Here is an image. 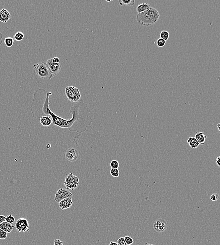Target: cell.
Instances as JSON below:
<instances>
[{"mask_svg": "<svg viewBox=\"0 0 220 245\" xmlns=\"http://www.w3.org/2000/svg\"><path fill=\"white\" fill-rule=\"evenodd\" d=\"M52 93L44 89H39L34 92L33 102L30 106L31 111H37L40 117L49 116L52 120V126L67 128L71 132L81 134L87 129L92 123V119L89 114L91 110L83 100L80 99L70 107V112L72 115L70 120L58 117L51 111L49 108V98Z\"/></svg>", "mask_w": 220, "mask_h": 245, "instance_id": "6da1fadb", "label": "cell"}, {"mask_svg": "<svg viewBox=\"0 0 220 245\" xmlns=\"http://www.w3.org/2000/svg\"><path fill=\"white\" fill-rule=\"evenodd\" d=\"M160 14L157 10L151 7L148 10L138 13L136 20L139 25L148 26L155 24L159 19Z\"/></svg>", "mask_w": 220, "mask_h": 245, "instance_id": "7a4b0ae2", "label": "cell"}, {"mask_svg": "<svg viewBox=\"0 0 220 245\" xmlns=\"http://www.w3.org/2000/svg\"><path fill=\"white\" fill-rule=\"evenodd\" d=\"M33 69L35 75L42 79H51L53 77V75L50 71L46 63L44 62L35 64L33 65Z\"/></svg>", "mask_w": 220, "mask_h": 245, "instance_id": "3957f363", "label": "cell"}, {"mask_svg": "<svg viewBox=\"0 0 220 245\" xmlns=\"http://www.w3.org/2000/svg\"><path fill=\"white\" fill-rule=\"evenodd\" d=\"M65 91L67 99L71 103H77L80 100L81 93L78 88L73 86H67Z\"/></svg>", "mask_w": 220, "mask_h": 245, "instance_id": "277c9868", "label": "cell"}, {"mask_svg": "<svg viewBox=\"0 0 220 245\" xmlns=\"http://www.w3.org/2000/svg\"><path fill=\"white\" fill-rule=\"evenodd\" d=\"M64 184L67 190L73 191L79 185V179L72 173H70L66 177Z\"/></svg>", "mask_w": 220, "mask_h": 245, "instance_id": "5b68a950", "label": "cell"}, {"mask_svg": "<svg viewBox=\"0 0 220 245\" xmlns=\"http://www.w3.org/2000/svg\"><path fill=\"white\" fill-rule=\"evenodd\" d=\"M73 195L69 190L63 188L59 189L55 193L54 200L55 202L59 203V202L67 198H72Z\"/></svg>", "mask_w": 220, "mask_h": 245, "instance_id": "8992f818", "label": "cell"}, {"mask_svg": "<svg viewBox=\"0 0 220 245\" xmlns=\"http://www.w3.org/2000/svg\"><path fill=\"white\" fill-rule=\"evenodd\" d=\"M79 152L75 148H69L65 153L66 159L70 162L76 161L79 158Z\"/></svg>", "mask_w": 220, "mask_h": 245, "instance_id": "52a82bcc", "label": "cell"}, {"mask_svg": "<svg viewBox=\"0 0 220 245\" xmlns=\"http://www.w3.org/2000/svg\"><path fill=\"white\" fill-rule=\"evenodd\" d=\"M46 64L48 66L50 71L52 75L57 76L62 68V65L59 63H54L52 59H50L46 60Z\"/></svg>", "mask_w": 220, "mask_h": 245, "instance_id": "ba28073f", "label": "cell"}, {"mask_svg": "<svg viewBox=\"0 0 220 245\" xmlns=\"http://www.w3.org/2000/svg\"><path fill=\"white\" fill-rule=\"evenodd\" d=\"M153 227L156 232L159 233H163L167 230L168 224L165 220L159 218L154 222Z\"/></svg>", "mask_w": 220, "mask_h": 245, "instance_id": "9c48e42d", "label": "cell"}, {"mask_svg": "<svg viewBox=\"0 0 220 245\" xmlns=\"http://www.w3.org/2000/svg\"><path fill=\"white\" fill-rule=\"evenodd\" d=\"M16 229L20 233L28 232L29 222L25 218H20L16 223Z\"/></svg>", "mask_w": 220, "mask_h": 245, "instance_id": "30bf717a", "label": "cell"}, {"mask_svg": "<svg viewBox=\"0 0 220 245\" xmlns=\"http://www.w3.org/2000/svg\"><path fill=\"white\" fill-rule=\"evenodd\" d=\"M72 204V198H67L59 202V207L61 209L64 210L71 208Z\"/></svg>", "mask_w": 220, "mask_h": 245, "instance_id": "8fae6325", "label": "cell"}, {"mask_svg": "<svg viewBox=\"0 0 220 245\" xmlns=\"http://www.w3.org/2000/svg\"><path fill=\"white\" fill-rule=\"evenodd\" d=\"M11 18V14L5 9H2L0 10V21L2 23H6Z\"/></svg>", "mask_w": 220, "mask_h": 245, "instance_id": "7c38bea8", "label": "cell"}, {"mask_svg": "<svg viewBox=\"0 0 220 245\" xmlns=\"http://www.w3.org/2000/svg\"><path fill=\"white\" fill-rule=\"evenodd\" d=\"M14 228V226L12 224L8 223L7 222H4L0 224V229L4 230L7 233H11Z\"/></svg>", "mask_w": 220, "mask_h": 245, "instance_id": "4fadbf2b", "label": "cell"}, {"mask_svg": "<svg viewBox=\"0 0 220 245\" xmlns=\"http://www.w3.org/2000/svg\"><path fill=\"white\" fill-rule=\"evenodd\" d=\"M41 124L43 126H49L52 125V120L50 117L49 116H42L40 118Z\"/></svg>", "mask_w": 220, "mask_h": 245, "instance_id": "5bb4252c", "label": "cell"}, {"mask_svg": "<svg viewBox=\"0 0 220 245\" xmlns=\"http://www.w3.org/2000/svg\"><path fill=\"white\" fill-rule=\"evenodd\" d=\"M151 7V5L148 3H142L137 6L136 10L138 13H139L146 12L147 10H148Z\"/></svg>", "mask_w": 220, "mask_h": 245, "instance_id": "9a60e30c", "label": "cell"}, {"mask_svg": "<svg viewBox=\"0 0 220 245\" xmlns=\"http://www.w3.org/2000/svg\"><path fill=\"white\" fill-rule=\"evenodd\" d=\"M195 138L197 140L199 144L203 145L205 142V139L207 138V137L205 135L204 133L202 132H200V133L197 132Z\"/></svg>", "mask_w": 220, "mask_h": 245, "instance_id": "2e32d148", "label": "cell"}, {"mask_svg": "<svg viewBox=\"0 0 220 245\" xmlns=\"http://www.w3.org/2000/svg\"><path fill=\"white\" fill-rule=\"evenodd\" d=\"M187 142L189 146L192 149L197 148L200 145V144L195 137L189 138L187 140Z\"/></svg>", "mask_w": 220, "mask_h": 245, "instance_id": "e0dca14e", "label": "cell"}, {"mask_svg": "<svg viewBox=\"0 0 220 245\" xmlns=\"http://www.w3.org/2000/svg\"><path fill=\"white\" fill-rule=\"evenodd\" d=\"M119 4L121 6H124V5H127V6H133V5H134L135 0H129V1H126V0H120L118 1Z\"/></svg>", "mask_w": 220, "mask_h": 245, "instance_id": "ac0fdd59", "label": "cell"}, {"mask_svg": "<svg viewBox=\"0 0 220 245\" xmlns=\"http://www.w3.org/2000/svg\"><path fill=\"white\" fill-rule=\"evenodd\" d=\"M25 34L21 32H17L14 35L13 39L17 41H21L24 39Z\"/></svg>", "mask_w": 220, "mask_h": 245, "instance_id": "d6986e66", "label": "cell"}, {"mask_svg": "<svg viewBox=\"0 0 220 245\" xmlns=\"http://www.w3.org/2000/svg\"><path fill=\"white\" fill-rule=\"evenodd\" d=\"M169 37V32L167 31L163 30L161 31L160 34V38L163 39L165 41L168 40Z\"/></svg>", "mask_w": 220, "mask_h": 245, "instance_id": "ffe728a7", "label": "cell"}, {"mask_svg": "<svg viewBox=\"0 0 220 245\" xmlns=\"http://www.w3.org/2000/svg\"><path fill=\"white\" fill-rule=\"evenodd\" d=\"M4 43L8 47H11L12 46L14 43L13 38L12 37H7L5 39Z\"/></svg>", "mask_w": 220, "mask_h": 245, "instance_id": "44dd1931", "label": "cell"}, {"mask_svg": "<svg viewBox=\"0 0 220 245\" xmlns=\"http://www.w3.org/2000/svg\"><path fill=\"white\" fill-rule=\"evenodd\" d=\"M110 175H112L113 177H118L119 176L120 172L118 169H116V168H111L110 171Z\"/></svg>", "mask_w": 220, "mask_h": 245, "instance_id": "7402d4cb", "label": "cell"}, {"mask_svg": "<svg viewBox=\"0 0 220 245\" xmlns=\"http://www.w3.org/2000/svg\"><path fill=\"white\" fill-rule=\"evenodd\" d=\"M6 222L9 224H14L15 222V217L12 214H9L6 217Z\"/></svg>", "mask_w": 220, "mask_h": 245, "instance_id": "603a6c76", "label": "cell"}, {"mask_svg": "<svg viewBox=\"0 0 220 245\" xmlns=\"http://www.w3.org/2000/svg\"><path fill=\"white\" fill-rule=\"evenodd\" d=\"M110 166L111 168L118 169L119 167V163L118 161L117 160H112L110 164Z\"/></svg>", "mask_w": 220, "mask_h": 245, "instance_id": "cb8c5ba5", "label": "cell"}, {"mask_svg": "<svg viewBox=\"0 0 220 245\" xmlns=\"http://www.w3.org/2000/svg\"><path fill=\"white\" fill-rule=\"evenodd\" d=\"M125 242L126 243L127 245H131L133 244L134 241L131 237L129 236H126L124 237Z\"/></svg>", "mask_w": 220, "mask_h": 245, "instance_id": "d4e9b609", "label": "cell"}, {"mask_svg": "<svg viewBox=\"0 0 220 245\" xmlns=\"http://www.w3.org/2000/svg\"><path fill=\"white\" fill-rule=\"evenodd\" d=\"M166 44V41L161 38H159L157 41V45L159 47H163Z\"/></svg>", "mask_w": 220, "mask_h": 245, "instance_id": "484cf974", "label": "cell"}, {"mask_svg": "<svg viewBox=\"0 0 220 245\" xmlns=\"http://www.w3.org/2000/svg\"><path fill=\"white\" fill-rule=\"evenodd\" d=\"M8 233L0 229V239H6Z\"/></svg>", "mask_w": 220, "mask_h": 245, "instance_id": "4316f807", "label": "cell"}, {"mask_svg": "<svg viewBox=\"0 0 220 245\" xmlns=\"http://www.w3.org/2000/svg\"><path fill=\"white\" fill-rule=\"evenodd\" d=\"M219 196L218 194L217 193H214V194L211 195L210 196V199L211 200L213 201H216L219 200Z\"/></svg>", "mask_w": 220, "mask_h": 245, "instance_id": "83f0119b", "label": "cell"}, {"mask_svg": "<svg viewBox=\"0 0 220 245\" xmlns=\"http://www.w3.org/2000/svg\"><path fill=\"white\" fill-rule=\"evenodd\" d=\"M117 244L118 245H127L126 243L125 242V240H124V238L120 237L118 241H117Z\"/></svg>", "mask_w": 220, "mask_h": 245, "instance_id": "f1b7e54d", "label": "cell"}, {"mask_svg": "<svg viewBox=\"0 0 220 245\" xmlns=\"http://www.w3.org/2000/svg\"><path fill=\"white\" fill-rule=\"evenodd\" d=\"M54 245H63V243L59 239H55L54 241Z\"/></svg>", "mask_w": 220, "mask_h": 245, "instance_id": "f546056e", "label": "cell"}, {"mask_svg": "<svg viewBox=\"0 0 220 245\" xmlns=\"http://www.w3.org/2000/svg\"><path fill=\"white\" fill-rule=\"evenodd\" d=\"M6 221V217L3 215H0V224Z\"/></svg>", "mask_w": 220, "mask_h": 245, "instance_id": "4dcf8cb0", "label": "cell"}, {"mask_svg": "<svg viewBox=\"0 0 220 245\" xmlns=\"http://www.w3.org/2000/svg\"><path fill=\"white\" fill-rule=\"evenodd\" d=\"M53 62L54 63H60V59L57 57H54L52 59Z\"/></svg>", "mask_w": 220, "mask_h": 245, "instance_id": "1f68e13d", "label": "cell"}, {"mask_svg": "<svg viewBox=\"0 0 220 245\" xmlns=\"http://www.w3.org/2000/svg\"><path fill=\"white\" fill-rule=\"evenodd\" d=\"M216 163L217 164L218 167H220V157H218L216 159Z\"/></svg>", "mask_w": 220, "mask_h": 245, "instance_id": "d6a6232c", "label": "cell"}, {"mask_svg": "<svg viewBox=\"0 0 220 245\" xmlns=\"http://www.w3.org/2000/svg\"><path fill=\"white\" fill-rule=\"evenodd\" d=\"M2 34H1V32L0 31V45L2 44Z\"/></svg>", "mask_w": 220, "mask_h": 245, "instance_id": "836d02e7", "label": "cell"}, {"mask_svg": "<svg viewBox=\"0 0 220 245\" xmlns=\"http://www.w3.org/2000/svg\"><path fill=\"white\" fill-rule=\"evenodd\" d=\"M118 245V244H117V243H116V242H115L113 241H111L110 243V245Z\"/></svg>", "mask_w": 220, "mask_h": 245, "instance_id": "e575fe53", "label": "cell"}, {"mask_svg": "<svg viewBox=\"0 0 220 245\" xmlns=\"http://www.w3.org/2000/svg\"><path fill=\"white\" fill-rule=\"evenodd\" d=\"M217 127H218V130H219V131H220V123H218V124H217Z\"/></svg>", "mask_w": 220, "mask_h": 245, "instance_id": "d590c367", "label": "cell"}, {"mask_svg": "<svg viewBox=\"0 0 220 245\" xmlns=\"http://www.w3.org/2000/svg\"><path fill=\"white\" fill-rule=\"evenodd\" d=\"M46 146H47V149H49V148H50V147H51V145L49 144H48L46 145Z\"/></svg>", "mask_w": 220, "mask_h": 245, "instance_id": "8d00e7d4", "label": "cell"}, {"mask_svg": "<svg viewBox=\"0 0 220 245\" xmlns=\"http://www.w3.org/2000/svg\"><path fill=\"white\" fill-rule=\"evenodd\" d=\"M144 245H152V244H148V243H146L144 244Z\"/></svg>", "mask_w": 220, "mask_h": 245, "instance_id": "74e56055", "label": "cell"}]
</instances>
